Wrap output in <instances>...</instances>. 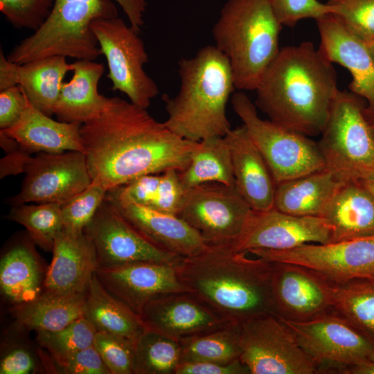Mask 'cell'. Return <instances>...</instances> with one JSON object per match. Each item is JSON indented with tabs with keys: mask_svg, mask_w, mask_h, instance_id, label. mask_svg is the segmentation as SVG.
<instances>
[{
	"mask_svg": "<svg viewBox=\"0 0 374 374\" xmlns=\"http://www.w3.org/2000/svg\"><path fill=\"white\" fill-rule=\"evenodd\" d=\"M80 134L92 181L108 191L143 175L183 171L199 142L179 136L147 109L117 96L81 125Z\"/></svg>",
	"mask_w": 374,
	"mask_h": 374,
	"instance_id": "1",
	"label": "cell"
},
{
	"mask_svg": "<svg viewBox=\"0 0 374 374\" xmlns=\"http://www.w3.org/2000/svg\"><path fill=\"white\" fill-rule=\"evenodd\" d=\"M337 73L310 42L280 48L256 89L269 120L307 136L321 134L338 91Z\"/></svg>",
	"mask_w": 374,
	"mask_h": 374,
	"instance_id": "2",
	"label": "cell"
},
{
	"mask_svg": "<svg viewBox=\"0 0 374 374\" xmlns=\"http://www.w3.org/2000/svg\"><path fill=\"white\" fill-rule=\"evenodd\" d=\"M231 247L208 246L176 266L188 292L228 323L277 315L271 290L273 263Z\"/></svg>",
	"mask_w": 374,
	"mask_h": 374,
	"instance_id": "3",
	"label": "cell"
},
{
	"mask_svg": "<svg viewBox=\"0 0 374 374\" xmlns=\"http://www.w3.org/2000/svg\"><path fill=\"white\" fill-rule=\"evenodd\" d=\"M180 87L172 97L162 96L168 118L165 125L192 141L224 136L231 129L226 117L228 100L235 87L227 57L215 45L178 62Z\"/></svg>",
	"mask_w": 374,
	"mask_h": 374,
	"instance_id": "4",
	"label": "cell"
},
{
	"mask_svg": "<svg viewBox=\"0 0 374 374\" xmlns=\"http://www.w3.org/2000/svg\"><path fill=\"white\" fill-rule=\"evenodd\" d=\"M130 26L139 33L144 24L145 0H114ZM118 17L111 0H54L45 22L8 55L12 62L23 64L53 55L95 60L102 55L90 26L96 19Z\"/></svg>",
	"mask_w": 374,
	"mask_h": 374,
	"instance_id": "5",
	"label": "cell"
},
{
	"mask_svg": "<svg viewBox=\"0 0 374 374\" xmlns=\"http://www.w3.org/2000/svg\"><path fill=\"white\" fill-rule=\"evenodd\" d=\"M282 25L268 0H227L212 28L239 90H256L277 55Z\"/></svg>",
	"mask_w": 374,
	"mask_h": 374,
	"instance_id": "6",
	"label": "cell"
},
{
	"mask_svg": "<svg viewBox=\"0 0 374 374\" xmlns=\"http://www.w3.org/2000/svg\"><path fill=\"white\" fill-rule=\"evenodd\" d=\"M363 98L338 90L317 143L325 168L344 182L374 175V139Z\"/></svg>",
	"mask_w": 374,
	"mask_h": 374,
	"instance_id": "7",
	"label": "cell"
},
{
	"mask_svg": "<svg viewBox=\"0 0 374 374\" xmlns=\"http://www.w3.org/2000/svg\"><path fill=\"white\" fill-rule=\"evenodd\" d=\"M231 104L276 184L325 168L317 143L308 136L260 118L255 105L243 92L233 93Z\"/></svg>",
	"mask_w": 374,
	"mask_h": 374,
	"instance_id": "8",
	"label": "cell"
},
{
	"mask_svg": "<svg viewBox=\"0 0 374 374\" xmlns=\"http://www.w3.org/2000/svg\"><path fill=\"white\" fill-rule=\"evenodd\" d=\"M90 28L107 60V78L112 90L126 94L132 103L147 109L159 90L144 71L148 55L139 33L118 17L96 19Z\"/></svg>",
	"mask_w": 374,
	"mask_h": 374,
	"instance_id": "9",
	"label": "cell"
},
{
	"mask_svg": "<svg viewBox=\"0 0 374 374\" xmlns=\"http://www.w3.org/2000/svg\"><path fill=\"white\" fill-rule=\"evenodd\" d=\"M240 359L250 374H314L318 367L291 328L267 314L240 323Z\"/></svg>",
	"mask_w": 374,
	"mask_h": 374,
	"instance_id": "10",
	"label": "cell"
},
{
	"mask_svg": "<svg viewBox=\"0 0 374 374\" xmlns=\"http://www.w3.org/2000/svg\"><path fill=\"white\" fill-rule=\"evenodd\" d=\"M253 213L235 186L210 182L185 191L177 216L195 229L208 246L232 247Z\"/></svg>",
	"mask_w": 374,
	"mask_h": 374,
	"instance_id": "11",
	"label": "cell"
},
{
	"mask_svg": "<svg viewBox=\"0 0 374 374\" xmlns=\"http://www.w3.org/2000/svg\"><path fill=\"white\" fill-rule=\"evenodd\" d=\"M249 253L272 262L305 267L332 284L374 281V235L337 242L308 243L285 250L254 249Z\"/></svg>",
	"mask_w": 374,
	"mask_h": 374,
	"instance_id": "12",
	"label": "cell"
},
{
	"mask_svg": "<svg viewBox=\"0 0 374 374\" xmlns=\"http://www.w3.org/2000/svg\"><path fill=\"white\" fill-rule=\"evenodd\" d=\"M280 318L294 332L318 371L321 366L341 371L374 358V341L333 309L305 321Z\"/></svg>",
	"mask_w": 374,
	"mask_h": 374,
	"instance_id": "13",
	"label": "cell"
},
{
	"mask_svg": "<svg viewBox=\"0 0 374 374\" xmlns=\"http://www.w3.org/2000/svg\"><path fill=\"white\" fill-rule=\"evenodd\" d=\"M20 192L9 199L13 206L36 203L63 204L92 182L85 154L80 151L39 152L26 166Z\"/></svg>",
	"mask_w": 374,
	"mask_h": 374,
	"instance_id": "14",
	"label": "cell"
},
{
	"mask_svg": "<svg viewBox=\"0 0 374 374\" xmlns=\"http://www.w3.org/2000/svg\"><path fill=\"white\" fill-rule=\"evenodd\" d=\"M84 232L95 247L98 267L136 262H154L177 266L184 258L153 244L106 198Z\"/></svg>",
	"mask_w": 374,
	"mask_h": 374,
	"instance_id": "15",
	"label": "cell"
},
{
	"mask_svg": "<svg viewBox=\"0 0 374 374\" xmlns=\"http://www.w3.org/2000/svg\"><path fill=\"white\" fill-rule=\"evenodd\" d=\"M331 230L319 216H297L271 208L255 211L231 247L237 251L285 250L304 244L330 242Z\"/></svg>",
	"mask_w": 374,
	"mask_h": 374,
	"instance_id": "16",
	"label": "cell"
},
{
	"mask_svg": "<svg viewBox=\"0 0 374 374\" xmlns=\"http://www.w3.org/2000/svg\"><path fill=\"white\" fill-rule=\"evenodd\" d=\"M96 275L111 294L138 315L148 302L159 296L187 291L179 279L176 266L168 264L136 262L98 267Z\"/></svg>",
	"mask_w": 374,
	"mask_h": 374,
	"instance_id": "17",
	"label": "cell"
},
{
	"mask_svg": "<svg viewBox=\"0 0 374 374\" xmlns=\"http://www.w3.org/2000/svg\"><path fill=\"white\" fill-rule=\"evenodd\" d=\"M272 263L271 290L277 316L305 321L332 309L330 283L305 267Z\"/></svg>",
	"mask_w": 374,
	"mask_h": 374,
	"instance_id": "18",
	"label": "cell"
},
{
	"mask_svg": "<svg viewBox=\"0 0 374 374\" xmlns=\"http://www.w3.org/2000/svg\"><path fill=\"white\" fill-rule=\"evenodd\" d=\"M316 21L320 35L319 49L330 62L350 71L353 78L348 89L366 100V118L369 123H374V61L364 42L332 13Z\"/></svg>",
	"mask_w": 374,
	"mask_h": 374,
	"instance_id": "19",
	"label": "cell"
},
{
	"mask_svg": "<svg viewBox=\"0 0 374 374\" xmlns=\"http://www.w3.org/2000/svg\"><path fill=\"white\" fill-rule=\"evenodd\" d=\"M139 316L146 329L177 340L228 323L187 291L170 292L152 299Z\"/></svg>",
	"mask_w": 374,
	"mask_h": 374,
	"instance_id": "20",
	"label": "cell"
},
{
	"mask_svg": "<svg viewBox=\"0 0 374 374\" xmlns=\"http://www.w3.org/2000/svg\"><path fill=\"white\" fill-rule=\"evenodd\" d=\"M52 252L43 293L65 295L87 292L98 262L95 247L84 231L72 233L62 229Z\"/></svg>",
	"mask_w": 374,
	"mask_h": 374,
	"instance_id": "21",
	"label": "cell"
},
{
	"mask_svg": "<svg viewBox=\"0 0 374 374\" xmlns=\"http://www.w3.org/2000/svg\"><path fill=\"white\" fill-rule=\"evenodd\" d=\"M72 71L66 57L53 55L23 64L10 62L0 51V91L20 85L30 103L48 116L53 114L63 79Z\"/></svg>",
	"mask_w": 374,
	"mask_h": 374,
	"instance_id": "22",
	"label": "cell"
},
{
	"mask_svg": "<svg viewBox=\"0 0 374 374\" xmlns=\"http://www.w3.org/2000/svg\"><path fill=\"white\" fill-rule=\"evenodd\" d=\"M105 198L139 233L163 251L186 258L198 254L208 247L200 234L177 215Z\"/></svg>",
	"mask_w": 374,
	"mask_h": 374,
	"instance_id": "23",
	"label": "cell"
},
{
	"mask_svg": "<svg viewBox=\"0 0 374 374\" xmlns=\"http://www.w3.org/2000/svg\"><path fill=\"white\" fill-rule=\"evenodd\" d=\"M224 138L230 148L235 187L239 194L255 211L273 208L275 181L244 125L231 129Z\"/></svg>",
	"mask_w": 374,
	"mask_h": 374,
	"instance_id": "24",
	"label": "cell"
},
{
	"mask_svg": "<svg viewBox=\"0 0 374 374\" xmlns=\"http://www.w3.org/2000/svg\"><path fill=\"white\" fill-rule=\"evenodd\" d=\"M81 124L54 121L29 101L20 119L11 127L1 130L29 153L84 152Z\"/></svg>",
	"mask_w": 374,
	"mask_h": 374,
	"instance_id": "25",
	"label": "cell"
},
{
	"mask_svg": "<svg viewBox=\"0 0 374 374\" xmlns=\"http://www.w3.org/2000/svg\"><path fill=\"white\" fill-rule=\"evenodd\" d=\"M320 217L330 228V242L374 235V198L360 181L344 183Z\"/></svg>",
	"mask_w": 374,
	"mask_h": 374,
	"instance_id": "26",
	"label": "cell"
},
{
	"mask_svg": "<svg viewBox=\"0 0 374 374\" xmlns=\"http://www.w3.org/2000/svg\"><path fill=\"white\" fill-rule=\"evenodd\" d=\"M71 66L72 78L63 82L53 114L60 121L82 125L98 116L108 99L98 90L105 69L89 60H77Z\"/></svg>",
	"mask_w": 374,
	"mask_h": 374,
	"instance_id": "27",
	"label": "cell"
},
{
	"mask_svg": "<svg viewBox=\"0 0 374 374\" xmlns=\"http://www.w3.org/2000/svg\"><path fill=\"white\" fill-rule=\"evenodd\" d=\"M344 183L326 168L278 183L274 208L293 215L320 217Z\"/></svg>",
	"mask_w": 374,
	"mask_h": 374,
	"instance_id": "28",
	"label": "cell"
},
{
	"mask_svg": "<svg viewBox=\"0 0 374 374\" xmlns=\"http://www.w3.org/2000/svg\"><path fill=\"white\" fill-rule=\"evenodd\" d=\"M46 271L34 247L19 242L0 261V289L12 306L30 302L43 292Z\"/></svg>",
	"mask_w": 374,
	"mask_h": 374,
	"instance_id": "29",
	"label": "cell"
},
{
	"mask_svg": "<svg viewBox=\"0 0 374 374\" xmlns=\"http://www.w3.org/2000/svg\"><path fill=\"white\" fill-rule=\"evenodd\" d=\"M87 292L65 295L42 293L35 300L12 306L15 326L21 330L55 331L84 316Z\"/></svg>",
	"mask_w": 374,
	"mask_h": 374,
	"instance_id": "30",
	"label": "cell"
},
{
	"mask_svg": "<svg viewBox=\"0 0 374 374\" xmlns=\"http://www.w3.org/2000/svg\"><path fill=\"white\" fill-rule=\"evenodd\" d=\"M84 316L96 332L119 335L133 341L146 330L140 316L111 294L96 273L87 290Z\"/></svg>",
	"mask_w": 374,
	"mask_h": 374,
	"instance_id": "31",
	"label": "cell"
},
{
	"mask_svg": "<svg viewBox=\"0 0 374 374\" xmlns=\"http://www.w3.org/2000/svg\"><path fill=\"white\" fill-rule=\"evenodd\" d=\"M179 175L186 190L210 182L235 186L231 154L224 136L199 141L188 166Z\"/></svg>",
	"mask_w": 374,
	"mask_h": 374,
	"instance_id": "32",
	"label": "cell"
},
{
	"mask_svg": "<svg viewBox=\"0 0 374 374\" xmlns=\"http://www.w3.org/2000/svg\"><path fill=\"white\" fill-rule=\"evenodd\" d=\"M240 324L227 323L217 328L179 340L181 362L229 363L240 358Z\"/></svg>",
	"mask_w": 374,
	"mask_h": 374,
	"instance_id": "33",
	"label": "cell"
},
{
	"mask_svg": "<svg viewBox=\"0 0 374 374\" xmlns=\"http://www.w3.org/2000/svg\"><path fill=\"white\" fill-rule=\"evenodd\" d=\"M331 285L332 309L374 341V281Z\"/></svg>",
	"mask_w": 374,
	"mask_h": 374,
	"instance_id": "34",
	"label": "cell"
},
{
	"mask_svg": "<svg viewBox=\"0 0 374 374\" xmlns=\"http://www.w3.org/2000/svg\"><path fill=\"white\" fill-rule=\"evenodd\" d=\"M181 357L179 340L146 329L135 341L134 374H175Z\"/></svg>",
	"mask_w": 374,
	"mask_h": 374,
	"instance_id": "35",
	"label": "cell"
},
{
	"mask_svg": "<svg viewBox=\"0 0 374 374\" xmlns=\"http://www.w3.org/2000/svg\"><path fill=\"white\" fill-rule=\"evenodd\" d=\"M60 208L58 203L24 204L14 206L8 218L24 226L34 243L52 251L56 236L63 229Z\"/></svg>",
	"mask_w": 374,
	"mask_h": 374,
	"instance_id": "36",
	"label": "cell"
},
{
	"mask_svg": "<svg viewBox=\"0 0 374 374\" xmlns=\"http://www.w3.org/2000/svg\"><path fill=\"white\" fill-rule=\"evenodd\" d=\"M96 330L82 316L55 331H37L36 341L51 358L58 357L93 345Z\"/></svg>",
	"mask_w": 374,
	"mask_h": 374,
	"instance_id": "37",
	"label": "cell"
},
{
	"mask_svg": "<svg viewBox=\"0 0 374 374\" xmlns=\"http://www.w3.org/2000/svg\"><path fill=\"white\" fill-rule=\"evenodd\" d=\"M107 192L101 185L92 181L84 190L62 204L60 209L63 229L72 233L84 231Z\"/></svg>",
	"mask_w": 374,
	"mask_h": 374,
	"instance_id": "38",
	"label": "cell"
},
{
	"mask_svg": "<svg viewBox=\"0 0 374 374\" xmlns=\"http://www.w3.org/2000/svg\"><path fill=\"white\" fill-rule=\"evenodd\" d=\"M332 14L364 42L374 39V0H327Z\"/></svg>",
	"mask_w": 374,
	"mask_h": 374,
	"instance_id": "39",
	"label": "cell"
},
{
	"mask_svg": "<svg viewBox=\"0 0 374 374\" xmlns=\"http://www.w3.org/2000/svg\"><path fill=\"white\" fill-rule=\"evenodd\" d=\"M134 345L125 337L96 332L93 346L111 374L134 373Z\"/></svg>",
	"mask_w": 374,
	"mask_h": 374,
	"instance_id": "40",
	"label": "cell"
},
{
	"mask_svg": "<svg viewBox=\"0 0 374 374\" xmlns=\"http://www.w3.org/2000/svg\"><path fill=\"white\" fill-rule=\"evenodd\" d=\"M54 0H0V10L17 28L37 30L45 22Z\"/></svg>",
	"mask_w": 374,
	"mask_h": 374,
	"instance_id": "41",
	"label": "cell"
},
{
	"mask_svg": "<svg viewBox=\"0 0 374 374\" xmlns=\"http://www.w3.org/2000/svg\"><path fill=\"white\" fill-rule=\"evenodd\" d=\"M278 21L282 26L293 27L304 19L317 20L332 13L326 3L318 0H268Z\"/></svg>",
	"mask_w": 374,
	"mask_h": 374,
	"instance_id": "42",
	"label": "cell"
},
{
	"mask_svg": "<svg viewBox=\"0 0 374 374\" xmlns=\"http://www.w3.org/2000/svg\"><path fill=\"white\" fill-rule=\"evenodd\" d=\"M50 360L51 371L60 373L111 374L93 345Z\"/></svg>",
	"mask_w": 374,
	"mask_h": 374,
	"instance_id": "43",
	"label": "cell"
},
{
	"mask_svg": "<svg viewBox=\"0 0 374 374\" xmlns=\"http://www.w3.org/2000/svg\"><path fill=\"white\" fill-rule=\"evenodd\" d=\"M186 190L176 170L161 174V179L155 198L150 208L177 215L181 207Z\"/></svg>",
	"mask_w": 374,
	"mask_h": 374,
	"instance_id": "44",
	"label": "cell"
},
{
	"mask_svg": "<svg viewBox=\"0 0 374 374\" xmlns=\"http://www.w3.org/2000/svg\"><path fill=\"white\" fill-rule=\"evenodd\" d=\"M39 368L35 355L25 346L11 345L1 354L0 374H32Z\"/></svg>",
	"mask_w": 374,
	"mask_h": 374,
	"instance_id": "45",
	"label": "cell"
},
{
	"mask_svg": "<svg viewBox=\"0 0 374 374\" xmlns=\"http://www.w3.org/2000/svg\"><path fill=\"white\" fill-rule=\"evenodd\" d=\"M28 99L20 85L0 91V128L6 130L21 118Z\"/></svg>",
	"mask_w": 374,
	"mask_h": 374,
	"instance_id": "46",
	"label": "cell"
},
{
	"mask_svg": "<svg viewBox=\"0 0 374 374\" xmlns=\"http://www.w3.org/2000/svg\"><path fill=\"white\" fill-rule=\"evenodd\" d=\"M175 374H250L240 358L229 363L213 362H181Z\"/></svg>",
	"mask_w": 374,
	"mask_h": 374,
	"instance_id": "47",
	"label": "cell"
},
{
	"mask_svg": "<svg viewBox=\"0 0 374 374\" xmlns=\"http://www.w3.org/2000/svg\"><path fill=\"white\" fill-rule=\"evenodd\" d=\"M4 159H2L1 163V178L7 174H16L24 172L26 164L30 158L28 152L19 147V150L9 153Z\"/></svg>",
	"mask_w": 374,
	"mask_h": 374,
	"instance_id": "48",
	"label": "cell"
},
{
	"mask_svg": "<svg viewBox=\"0 0 374 374\" xmlns=\"http://www.w3.org/2000/svg\"><path fill=\"white\" fill-rule=\"evenodd\" d=\"M344 374H374V358L359 365L344 368L341 371Z\"/></svg>",
	"mask_w": 374,
	"mask_h": 374,
	"instance_id": "49",
	"label": "cell"
},
{
	"mask_svg": "<svg viewBox=\"0 0 374 374\" xmlns=\"http://www.w3.org/2000/svg\"><path fill=\"white\" fill-rule=\"evenodd\" d=\"M360 183L369 191L374 198V175L361 180Z\"/></svg>",
	"mask_w": 374,
	"mask_h": 374,
	"instance_id": "50",
	"label": "cell"
},
{
	"mask_svg": "<svg viewBox=\"0 0 374 374\" xmlns=\"http://www.w3.org/2000/svg\"><path fill=\"white\" fill-rule=\"evenodd\" d=\"M364 44H365V46H366L370 55L371 56L372 59L374 61V39H371L370 41L364 42Z\"/></svg>",
	"mask_w": 374,
	"mask_h": 374,
	"instance_id": "51",
	"label": "cell"
},
{
	"mask_svg": "<svg viewBox=\"0 0 374 374\" xmlns=\"http://www.w3.org/2000/svg\"><path fill=\"white\" fill-rule=\"evenodd\" d=\"M370 125H371V132H372V134H373V139H374V123H370Z\"/></svg>",
	"mask_w": 374,
	"mask_h": 374,
	"instance_id": "52",
	"label": "cell"
}]
</instances>
